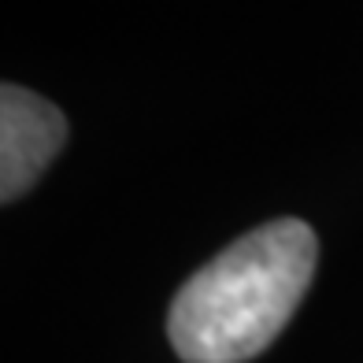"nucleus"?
<instances>
[{
    "instance_id": "obj_1",
    "label": "nucleus",
    "mask_w": 363,
    "mask_h": 363,
    "mask_svg": "<svg viewBox=\"0 0 363 363\" xmlns=\"http://www.w3.org/2000/svg\"><path fill=\"white\" fill-rule=\"evenodd\" d=\"M319 238L301 219H274L238 238L178 289L167 337L186 363H245L293 319L315 278Z\"/></svg>"
},
{
    "instance_id": "obj_2",
    "label": "nucleus",
    "mask_w": 363,
    "mask_h": 363,
    "mask_svg": "<svg viewBox=\"0 0 363 363\" xmlns=\"http://www.w3.org/2000/svg\"><path fill=\"white\" fill-rule=\"evenodd\" d=\"M67 141L63 111L23 86L0 89V196L4 204L34 186Z\"/></svg>"
}]
</instances>
